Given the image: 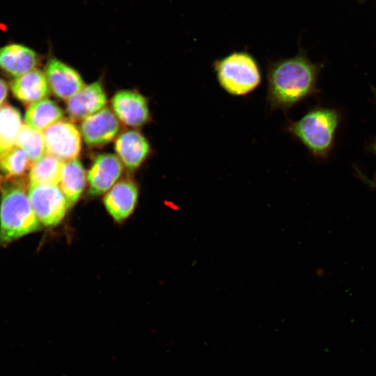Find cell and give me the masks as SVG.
<instances>
[{
    "label": "cell",
    "instance_id": "cell-19",
    "mask_svg": "<svg viewBox=\"0 0 376 376\" xmlns=\"http://www.w3.org/2000/svg\"><path fill=\"white\" fill-rule=\"evenodd\" d=\"M19 110L9 104L0 107V149L3 152L12 148L22 127Z\"/></svg>",
    "mask_w": 376,
    "mask_h": 376
},
{
    "label": "cell",
    "instance_id": "cell-13",
    "mask_svg": "<svg viewBox=\"0 0 376 376\" xmlns=\"http://www.w3.org/2000/svg\"><path fill=\"white\" fill-rule=\"evenodd\" d=\"M115 150L123 164L130 170H134L148 156L150 146L141 133L136 130H128L118 136Z\"/></svg>",
    "mask_w": 376,
    "mask_h": 376
},
{
    "label": "cell",
    "instance_id": "cell-9",
    "mask_svg": "<svg viewBox=\"0 0 376 376\" xmlns=\"http://www.w3.org/2000/svg\"><path fill=\"white\" fill-rule=\"evenodd\" d=\"M45 75L53 93L62 100H68L85 86L75 69L56 58L48 60Z\"/></svg>",
    "mask_w": 376,
    "mask_h": 376
},
{
    "label": "cell",
    "instance_id": "cell-24",
    "mask_svg": "<svg viewBox=\"0 0 376 376\" xmlns=\"http://www.w3.org/2000/svg\"><path fill=\"white\" fill-rule=\"evenodd\" d=\"M375 97H376V93H375ZM373 149L375 150V152L376 153V140H375V141L374 143V145H373Z\"/></svg>",
    "mask_w": 376,
    "mask_h": 376
},
{
    "label": "cell",
    "instance_id": "cell-11",
    "mask_svg": "<svg viewBox=\"0 0 376 376\" xmlns=\"http://www.w3.org/2000/svg\"><path fill=\"white\" fill-rule=\"evenodd\" d=\"M107 96L100 81L85 85L66 100V111L74 120L84 118L104 109Z\"/></svg>",
    "mask_w": 376,
    "mask_h": 376
},
{
    "label": "cell",
    "instance_id": "cell-3",
    "mask_svg": "<svg viewBox=\"0 0 376 376\" xmlns=\"http://www.w3.org/2000/svg\"><path fill=\"white\" fill-rule=\"evenodd\" d=\"M38 221L21 184L5 187L0 203V240L10 242L37 230Z\"/></svg>",
    "mask_w": 376,
    "mask_h": 376
},
{
    "label": "cell",
    "instance_id": "cell-21",
    "mask_svg": "<svg viewBox=\"0 0 376 376\" xmlns=\"http://www.w3.org/2000/svg\"><path fill=\"white\" fill-rule=\"evenodd\" d=\"M16 144L27 153L32 161L37 160L47 152L43 133L28 125L22 126Z\"/></svg>",
    "mask_w": 376,
    "mask_h": 376
},
{
    "label": "cell",
    "instance_id": "cell-5",
    "mask_svg": "<svg viewBox=\"0 0 376 376\" xmlns=\"http://www.w3.org/2000/svg\"><path fill=\"white\" fill-rule=\"evenodd\" d=\"M28 196L38 221L46 226L59 224L70 207L57 185L31 184Z\"/></svg>",
    "mask_w": 376,
    "mask_h": 376
},
{
    "label": "cell",
    "instance_id": "cell-14",
    "mask_svg": "<svg viewBox=\"0 0 376 376\" xmlns=\"http://www.w3.org/2000/svg\"><path fill=\"white\" fill-rule=\"evenodd\" d=\"M11 91L17 100L31 105L48 96L49 86L45 73L34 68L15 79Z\"/></svg>",
    "mask_w": 376,
    "mask_h": 376
},
{
    "label": "cell",
    "instance_id": "cell-25",
    "mask_svg": "<svg viewBox=\"0 0 376 376\" xmlns=\"http://www.w3.org/2000/svg\"><path fill=\"white\" fill-rule=\"evenodd\" d=\"M3 153V152L1 151V150L0 149V157L1 155V154Z\"/></svg>",
    "mask_w": 376,
    "mask_h": 376
},
{
    "label": "cell",
    "instance_id": "cell-22",
    "mask_svg": "<svg viewBox=\"0 0 376 376\" xmlns=\"http://www.w3.org/2000/svg\"><path fill=\"white\" fill-rule=\"evenodd\" d=\"M8 95V85L6 82L0 78V107L2 106Z\"/></svg>",
    "mask_w": 376,
    "mask_h": 376
},
{
    "label": "cell",
    "instance_id": "cell-7",
    "mask_svg": "<svg viewBox=\"0 0 376 376\" xmlns=\"http://www.w3.org/2000/svg\"><path fill=\"white\" fill-rule=\"evenodd\" d=\"M119 120L113 111L104 107L81 120V134L91 146H102L112 141L119 132Z\"/></svg>",
    "mask_w": 376,
    "mask_h": 376
},
{
    "label": "cell",
    "instance_id": "cell-2",
    "mask_svg": "<svg viewBox=\"0 0 376 376\" xmlns=\"http://www.w3.org/2000/svg\"><path fill=\"white\" fill-rule=\"evenodd\" d=\"M339 122V115L333 109L315 107L296 121L288 120L286 132L300 141L316 157L329 152Z\"/></svg>",
    "mask_w": 376,
    "mask_h": 376
},
{
    "label": "cell",
    "instance_id": "cell-12",
    "mask_svg": "<svg viewBox=\"0 0 376 376\" xmlns=\"http://www.w3.org/2000/svg\"><path fill=\"white\" fill-rule=\"evenodd\" d=\"M138 197L136 185L127 180L115 184L104 198V203L110 215L117 221L127 219L133 212Z\"/></svg>",
    "mask_w": 376,
    "mask_h": 376
},
{
    "label": "cell",
    "instance_id": "cell-15",
    "mask_svg": "<svg viewBox=\"0 0 376 376\" xmlns=\"http://www.w3.org/2000/svg\"><path fill=\"white\" fill-rule=\"evenodd\" d=\"M38 54L22 44L10 43L0 47V68L13 77H19L34 69Z\"/></svg>",
    "mask_w": 376,
    "mask_h": 376
},
{
    "label": "cell",
    "instance_id": "cell-4",
    "mask_svg": "<svg viewBox=\"0 0 376 376\" xmlns=\"http://www.w3.org/2000/svg\"><path fill=\"white\" fill-rule=\"evenodd\" d=\"M219 86L228 94L244 96L253 91L262 80L256 59L246 52H233L212 64Z\"/></svg>",
    "mask_w": 376,
    "mask_h": 376
},
{
    "label": "cell",
    "instance_id": "cell-8",
    "mask_svg": "<svg viewBox=\"0 0 376 376\" xmlns=\"http://www.w3.org/2000/svg\"><path fill=\"white\" fill-rule=\"evenodd\" d=\"M113 111L124 125L132 127L143 125L149 117L146 99L131 90L118 91L111 100Z\"/></svg>",
    "mask_w": 376,
    "mask_h": 376
},
{
    "label": "cell",
    "instance_id": "cell-16",
    "mask_svg": "<svg viewBox=\"0 0 376 376\" xmlns=\"http://www.w3.org/2000/svg\"><path fill=\"white\" fill-rule=\"evenodd\" d=\"M86 178L85 169L79 159L63 162L58 184L69 206L79 198L85 188Z\"/></svg>",
    "mask_w": 376,
    "mask_h": 376
},
{
    "label": "cell",
    "instance_id": "cell-1",
    "mask_svg": "<svg viewBox=\"0 0 376 376\" xmlns=\"http://www.w3.org/2000/svg\"><path fill=\"white\" fill-rule=\"evenodd\" d=\"M320 66L303 52L269 61L267 65V103L270 111L286 113L317 91Z\"/></svg>",
    "mask_w": 376,
    "mask_h": 376
},
{
    "label": "cell",
    "instance_id": "cell-20",
    "mask_svg": "<svg viewBox=\"0 0 376 376\" xmlns=\"http://www.w3.org/2000/svg\"><path fill=\"white\" fill-rule=\"evenodd\" d=\"M30 165L27 153L18 146L4 151L0 157V171L8 178L23 175Z\"/></svg>",
    "mask_w": 376,
    "mask_h": 376
},
{
    "label": "cell",
    "instance_id": "cell-10",
    "mask_svg": "<svg viewBox=\"0 0 376 376\" xmlns=\"http://www.w3.org/2000/svg\"><path fill=\"white\" fill-rule=\"evenodd\" d=\"M123 169V163L117 155L103 153L97 156L87 174L90 193L100 195L109 190L120 177Z\"/></svg>",
    "mask_w": 376,
    "mask_h": 376
},
{
    "label": "cell",
    "instance_id": "cell-6",
    "mask_svg": "<svg viewBox=\"0 0 376 376\" xmlns=\"http://www.w3.org/2000/svg\"><path fill=\"white\" fill-rule=\"evenodd\" d=\"M46 152L62 162L77 159L81 134L70 121L59 120L43 131Z\"/></svg>",
    "mask_w": 376,
    "mask_h": 376
},
{
    "label": "cell",
    "instance_id": "cell-23",
    "mask_svg": "<svg viewBox=\"0 0 376 376\" xmlns=\"http://www.w3.org/2000/svg\"><path fill=\"white\" fill-rule=\"evenodd\" d=\"M359 175H360V177L362 178V180L363 181H365L369 185H370V186H372V187H375L376 189V182H374L373 180H369L366 177H365L363 174L360 173L359 172Z\"/></svg>",
    "mask_w": 376,
    "mask_h": 376
},
{
    "label": "cell",
    "instance_id": "cell-18",
    "mask_svg": "<svg viewBox=\"0 0 376 376\" xmlns=\"http://www.w3.org/2000/svg\"><path fill=\"white\" fill-rule=\"evenodd\" d=\"M63 162L46 152L33 161L29 172L31 184L57 185Z\"/></svg>",
    "mask_w": 376,
    "mask_h": 376
},
{
    "label": "cell",
    "instance_id": "cell-17",
    "mask_svg": "<svg viewBox=\"0 0 376 376\" xmlns=\"http://www.w3.org/2000/svg\"><path fill=\"white\" fill-rule=\"evenodd\" d=\"M63 112L54 101L43 99L31 104L25 114L26 125L42 132L54 123L61 120Z\"/></svg>",
    "mask_w": 376,
    "mask_h": 376
}]
</instances>
